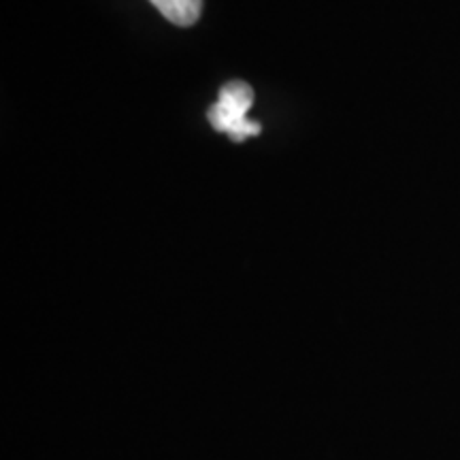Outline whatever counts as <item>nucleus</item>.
<instances>
[{
	"label": "nucleus",
	"mask_w": 460,
	"mask_h": 460,
	"mask_svg": "<svg viewBox=\"0 0 460 460\" xmlns=\"http://www.w3.org/2000/svg\"><path fill=\"white\" fill-rule=\"evenodd\" d=\"M252 102H254V90L245 82H228L222 85L220 101L209 107L207 118L217 132H226L234 143L247 139V137L261 135V124L247 119Z\"/></svg>",
	"instance_id": "nucleus-1"
},
{
	"label": "nucleus",
	"mask_w": 460,
	"mask_h": 460,
	"mask_svg": "<svg viewBox=\"0 0 460 460\" xmlns=\"http://www.w3.org/2000/svg\"><path fill=\"white\" fill-rule=\"evenodd\" d=\"M149 3H152L171 24L181 28L197 24L200 11H203V0H149Z\"/></svg>",
	"instance_id": "nucleus-2"
}]
</instances>
